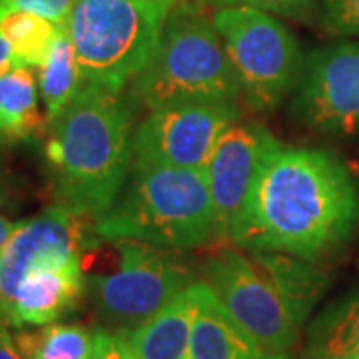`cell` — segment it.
<instances>
[{"instance_id": "cell-12", "label": "cell", "mask_w": 359, "mask_h": 359, "mask_svg": "<svg viewBox=\"0 0 359 359\" xmlns=\"http://www.w3.org/2000/svg\"><path fill=\"white\" fill-rule=\"evenodd\" d=\"M273 140L276 138L259 124L236 122L222 134L208 160L204 172L222 244H231L244 218L259 164Z\"/></svg>"}, {"instance_id": "cell-21", "label": "cell", "mask_w": 359, "mask_h": 359, "mask_svg": "<svg viewBox=\"0 0 359 359\" xmlns=\"http://www.w3.org/2000/svg\"><path fill=\"white\" fill-rule=\"evenodd\" d=\"M16 346L25 359H90L94 334L82 325L50 323L34 332L20 330Z\"/></svg>"}, {"instance_id": "cell-25", "label": "cell", "mask_w": 359, "mask_h": 359, "mask_svg": "<svg viewBox=\"0 0 359 359\" xmlns=\"http://www.w3.org/2000/svg\"><path fill=\"white\" fill-rule=\"evenodd\" d=\"M90 359H120V347H118V337L112 332L98 330L94 332V347Z\"/></svg>"}, {"instance_id": "cell-30", "label": "cell", "mask_w": 359, "mask_h": 359, "mask_svg": "<svg viewBox=\"0 0 359 359\" xmlns=\"http://www.w3.org/2000/svg\"><path fill=\"white\" fill-rule=\"evenodd\" d=\"M142 2H148V4H152V6L160 8V11H164V13H170L174 6L182 4L184 0H142Z\"/></svg>"}, {"instance_id": "cell-23", "label": "cell", "mask_w": 359, "mask_h": 359, "mask_svg": "<svg viewBox=\"0 0 359 359\" xmlns=\"http://www.w3.org/2000/svg\"><path fill=\"white\" fill-rule=\"evenodd\" d=\"M202 4L212 6H250L269 14H280L285 18L306 20L318 8V0H200Z\"/></svg>"}, {"instance_id": "cell-27", "label": "cell", "mask_w": 359, "mask_h": 359, "mask_svg": "<svg viewBox=\"0 0 359 359\" xmlns=\"http://www.w3.org/2000/svg\"><path fill=\"white\" fill-rule=\"evenodd\" d=\"M13 66H18L16 65V60H14L13 48H11V44L6 42V39L0 34V76H2L4 72H8Z\"/></svg>"}, {"instance_id": "cell-2", "label": "cell", "mask_w": 359, "mask_h": 359, "mask_svg": "<svg viewBox=\"0 0 359 359\" xmlns=\"http://www.w3.org/2000/svg\"><path fill=\"white\" fill-rule=\"evenodd\" d=\"M132 100L124 92L78 88L46 130L54 205L96 219L114 204L132 168Z\"/></svg>"}, {"instance_id": "cell-15", "label": "cell", "mask_w": 359, "mask_h": 359, "mask_svg": "<svg viewBox=\"0 0 359 359\" xmlns=\"http://www.w3.org/2000/svg\"><path fill=\"white\" fill-rule=\"evenodd\" d=\"M245 252L276 287V292L287 306L297 325L302 327L309 311L318 304V299L330 283L325 271L316 262L290 256L283 252H262V250H245Z\"/></svg>"}, {"instance_id": "cell-7", "label": "cell", "mask_w": 359, "mask_h": 359, "mask_svg": "<svg viewBox=\"0 0 359 359\" xmlns=\"http://www.w3.org/2000/svg\"><path fill=\"white\" fill-rule=\"evenodd\" d=\"M116 268L86 280V294L106 332H134L194 283L178 250L142 242H114Z\"/></svg>"}, {"instance_id": "cell-31", "label": "cell", "mask_w": 359, "mask_h": 359, "mask_svg": "<svg viewBox=\"0 0 359 359\" xmlns=\"http://www.w3.org/2000/svg\"><path fill=\"white\" fill-rule=\"evenodd\" d=\"M358 359H359V358H358Z\"/></svg>"}, {"instance_id": "cell-6", "label": "cell", "mask_w": 359, "mask_h": 359, "mask_svg": "<svg viewBox=\"0 0 359 359\" xmlns=\"http://www.w3.org/2000/svg\"><path fill=\"white\" fill-rule=\"evenodd\" d=\"M212 16L248 106L269 112L294 94L306 56L285 25L250 6H224Z\"/></svg>"}, {"instance_id": "cell-13", "label": "cell", "mask_w": 359, "mask_h": 359, "mask_svg": "<svg viewBox=\"0 0 359 359\" xmlns=\"http://www.w3.org/2000/svg\"><path fill=\"white\" fill-rule=\"evenodd\" d=\"M84 294V259L42 266L20 282L6 321L16 330L50 325L76 308Z\"/></svg>"}, {"instance_id": "cell-8", "label": "cell", "mask_w": 359, "mask_h": 359, "mask_svg": "<svg viewBox=\"0 0 359 359\" xmlns=\"http://www.w3.org/2000/svg\"><path fill=\"white\" fill-rule=\"evenodd\" d=\"M204 283L245 334L269 351H290L299 325L244 248L224 245L204 262Z\"/></svg>"}, {"instance_id": "cell-9", "label": "cell", "mask_w": 359, "mask_h": 359, "mask_svg": "<svg viewBox=\"0 0 359 359\" xmlns=\"http://www.w3.org/2000/svg\"><path fill=\"white\" fill-rule=\"evenodd\" d=\"M238 118L233 102L172 104L152 110L134 130L132 164L204 170L222 134Z\"/></svg>"}, {"instance_id": "cell-4", "label": "cell", "mask_w": 359, "mask_h": 359, "mask_svg": "<svg viewBox=\"0 0 359 359\" xmlns=\"http://www.w3.org/2000/svg\"><path fill=\"white\" fill-rule=\"evenodd\" d=\"M240 96L214 16L190 0L174 6L152 60L132 80V102L152 112L172 104H236Z\"/></svg>"}, {"instance_id": "cell-14", "label": "cell", "mask_w": 359, "mask_h": 359, "mask_svg": "<svg viewBox=\"0 0 359 359\" xmlns=\"http://www.w3.org/2000/svg\"><path fill=\"white\" fill-rule=\"evenodd\" d=\"M194 302L190 359H294L290 351H269L231 320L204 282L190 285Z\"/></svg>"}, {"instance_id": "cell-18", "label": "cell", "mask_w": 359, "mask_h": 359, "mask_svg": "<svg viewBox=\"0 0 359 359\" xmlns=\"http://www.w3.org/2000/svg\"><path fill=\"white\" fill-rule=\"evenodd\" d=\"M359 358V292L321 311L308 332L306 359Z\"/></svg>"}, {"instance_id": "cell-10", "label": "cell", "mask_w": 359, "mask_h": 359, "mask_svg": "<svg viewBox=\"0 0 359 359\" xmlns=\"http://www.w3.org/2000/svg\"><path fill=\"white\" fill-rule=\"evenodd\" d=\"M290 114L321 134H358L359 42H335L309 54Z\"/></svg>"}, {"instance_id": "cell-16", "label": "cell", "mask_w": 359, "mask_h": 359, "mask_svg": "<svg viewBox=\"0 0 359 359\" xmlns=\"http://www.w3.org/2000/svg\"><path fill=\"white\" fill-rule=\"evenodd\" d=\"M46 130L48 120L40 114L34 72L28 66H13L0 76V146L36 140Z\"/></svg>"}, {"instance_id": "cell-1", "label": "cell", "mask_w": 359, "mask_h": 359, "mask_svg": "<svg viewBox=\"0 0 359 359\" xmlns=\"http://www.w3.org/2000/svg\"><path fill=\"white\" fill-rule=\"evenodd\" d=\"M358 224L359 184L337 156L273 140L231 244L320 262L344 248Z\"/></svg>"}, {"instance_id": "cell-19", "label": "cell", "mask_w": 359, "mask_h": 359, "mask_svg": "<svg viewBox=\"0 0 359 359\" xmlns=\"http://www.w3.org/2000/svg\"><path fill=\"white\" fill-rule=\"evenodd\" d=\"M62 28L65 26L26 11L0 16V34L11 44L16 65L28 68L44 66Z\"/></svg>"}, {"instance_id": "cell-3", "label": "cell", "mask_w": 359, "mask_h": 359, "mask_svg": "<svg viewBox=\"0 0 359 359\" xmlns=\"http://www.w3.org/2000/svg\"><path fill=\"white\" fill-rule=\"evenodd\" d=\"M92 230L100 242H142L166 250L216 244V214L204 170L132 164L120 196Z\"/></svg>"}, {"instance_id": "cell-28", "label": "cell", "mask_w": 359, "mask_h": 359, "mask_svg": "<svg viewBox=\"0 0 359 359\" xmlns=\"http://www.w3.org/2000/svg\"><path fill=\"white\" fill-rule=\"evenodd\" d=\"M116 337H118V347H120V359H142L134 351V347L130 346L126 334H116Z\"/></svg>"}, {"instance_id": "cell-26", "label": "cell", "mask_w": 359, "mask_h": 359, "mask_svg": "<svg viewBox=\"0 0 359 359\" xmlns=\"http://www.w3.org/2000/svg\"><path fill=\"white\" fill-rule=\"evenodd\" d=\"M0 359H25L2 318H0Z\"/></svg>"}, {"instance_id": "cell-29", "label": "cell", "mask_w": 359, "mask_h": 359, "mask_svg": "<svg viewBox=\"0 0 359 359\" xmlns=\"http://www.w3.org/2000/svg\"><path fill=\"white\" fill-rule=\"evenodd\" d=\"M14 230H16V224H13L11 219H6L0 214V250H2V245L8 242V238L13 236Z\"/></svg>"}, {"instance_id": "cell-5", "label": "cell", "mask_w": 359, "mask_h": 359, "mask_svg": "<svg viewBox=\"0 0 359 359\" xmlns=\"http://www.w3.org/2000/svg\"><path fill=\"white\" fill-rule=\"evenodd\" d=\"M168 14L142 0H76L66 32L80 86L124 92L152 60Z\"/></svg>"}, {"instance_id": "cell-17", "label": "cell", "mask_w": 359, "mask_h": 359, "mask_svg": "<svg viewBox=\"0 0 359 359\" xmlns=\"http://www.w3.org/2000/svg\"><path fill=\"white\" fill-rule=\"evenodd\" d=\"M194 302L190 287L158 311L152 320L126 334L142 359H190Z\"/></svg>"}, {"instance_id": "cell-11", "label": "cell", "mask_w": 359, "mask_h": 359, "mask_svg": "<svg viewBox=\"0 0 359 359\" xmlns=\"http://www.w3.org/2000/svg\"><path fill=\"white\" fill-rule=\"evenodd\" d=\"M94 219L52 205L36 218L16 224L0 250V318L6 321L14 295L26 273L42 266L82 259L100 240L92 230Z\"/></svg>"}, {"instance_id": "cell-20", "label": "cell", "mask_w": 359, "mask_h": 359, "mask_svg": "<svg viewBox=\"0 0 359 359\" xmlns=\"http://www.w3.org/2000/svg\"><path fill=\"white\" fill-rule=\"evenodd\" d=\"M78 88H80V76H78L76 56H74L72 40L65 26L52 46L46 62L40 68V94H42L48 124L65 112L66 106L76 96Z\"/></svg>"}, {"instance_id": "cell-24", "label": "cell", "mask_w": 359, "mask_h": 359, "mask_svg": "<svg viewBox=\"0 0 359 359\" xmlns=\"http://www.w3.org/2000/svg\"><path fill=\"white\" fill-rule=\"evenodd\" d=\"M74 4L76 0H0V16L14 11H26L66 26Z\"/></svg>"}, {"instance_id": "cell-22", "label": "cell", "mask_w": 359, "mask_h": 359, "mask_svg": "<svg viewBox=\"0 0 359 359\" xmlns=\"http://www.w3.org/2000/svg\"><path fill=\"white\" fill-rule=\"evenodd\" d=\"M318 13L325 32L341 39L359 36V0H318Z\"/></svg>"}]
</instances>
